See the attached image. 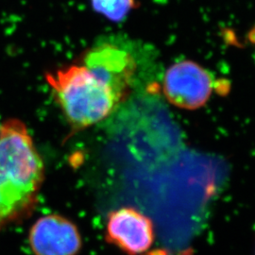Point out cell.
<instances>
[{"label":"cell","mask_w":255,"mask_h":255,"mask_svg":"<svg viewBox=\"0 0 255 255\" xmlns=\"http://www.w3.org/2000/svg\"><path fill=\"white\" fill-rule=\"evenodd\" d=\"M136 64L128 51L109 43L94 46L82 64L46 75L56 101L75 130L107 119L131 89Z\"/></svg>","instance_id":"6da1fadb"},{"label":"cell","mask_w":255,"mask_h":255,"mask_svg":"<svg viewBox=\"0 0 255 255\" xmlns=\"http://www.w3.org/2000/svg\"><path fill=\"white\" fill-rule=\"evenodd\" d=\"M41 156L26 126L11 119L0 126V227L27 215L44 181Z\"/></svg>","instance_id":"7a4b0ae2"},{"label":"cell","mask_w":255,"mask_h":255,"mask_svg":"<svg viewBox=\"0 0 255 255\" xmlns=\"http://www.w3.org/2000/svg\"><path fill=\"white\" fill-rule=\"evenodd\" d=\"M215 87L209 71L190 60L171 65L163 80L165 99L174 106L189 111L204 106Z\"/></svg>","instance_id":"3957f363"},{"label":"cell","mask_w":255,"mask_h":255,"mask_svg":"<svg viewBox=\"0 0 255 255\" xmlns=\"http://www.w3.org/2000/svg\"><path fill=\"white\" fill-rule=\"evenodd\" d=\"M106 238L126 255H144L154 243V226L141 212L123 207L110 213Z\"/></svg>","instance_id":"277c9868"},{"label":"cell","mask_w":255,"mask_h":255,"mask_svg":"<svg viewBox=\"0 0 255 255\" xmlns=\"http://www.w3.org/2000/svg\"><path fill=\"white\" fill-rule=\"evenodd\" d=\"M29 244L35 255H77L82 238L72 221L59 215H48L32 226Z\"/></svg>","instance_id":"5b68a950"},{"label":"cell","mask_w":255,"mask_h":255,"mask_svg":"<svg viewBox=\"0 0 255 255\" xmlns=\"http://www.w3.org/2000/svg\"><path fill=\"white\" fill-rule=\"evenodd\" d=\"M93 9L113 22H121L136 8V0H90Z\"/></svg>","instance_id":"8992f818"}]
</instances>
